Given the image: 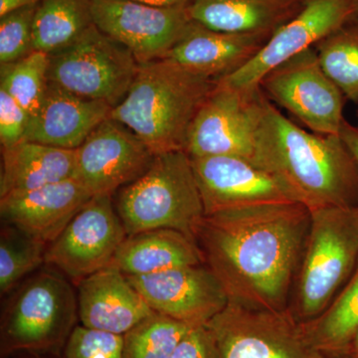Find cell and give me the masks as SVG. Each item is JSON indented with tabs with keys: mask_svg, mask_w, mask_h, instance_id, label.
Masks as SVG:
<instances>
[{
	"mask_svg": "<svg viewBox=\"0 0 358 358\" xmlns=\"http://www.w3.org/2000/svg\"><path fill=\"white\" fill-rule=\"evenodd\" d=\"M310 222L296 202L256 205L205 215L195 240L229 301L286 310Z\"/></svg>",
	"mask_w": 358,
	"mask_h": 358,
	"instance_id": "obj_1",
	"label": "cell"
},
{
	"mask_svg": "<svg viewBox=\"0 0 358 358\" xmlns=\"http://www.w3.org/2000/svg\"><path fill=\"white\" fill-rule=\"evenodd\" d=\"M253 162L310 210L358 206V164L343 138L301 128L268 98Z\"/></svg>",
	"mask_w": 358,
	"mask_h": 358,
	"instance_id": "obj_2",
	"label": "cell"
},
{
	"mask_svg": "<svg viewBox=\"0 0 358 358\" xmlns=\"http://www.w3.org/2000/svg\"><path fill=\"white\" fill-rule=\"evenodd\" d=\"M216 83L166 59L143 63L110 117L128 127L155 155L185 152L193 119Z\"/></svg>",
	"mask_w": 358,
	"mask_h": 358,
	"instance_id": "obj_3",
	"label": "cell"
},
{
	"mask_svg": "<svg viewBox=\"0 0 358 358\" xmlns=\"http://www.w3.org/2000/svg\"><path fill=\"white\" fill-rule=\"evenodd\" d=\"M310 211V227L289 307L301 324L329 307L358 265V206Z\"/></svg>",
	"mask_w": 358,
	"mask_h": 358,
	"instance_id": "obj_4",
	"label": "cell"
},
{
	"mask_svg": "<svg viewBox=\"0 0 358 358\" xmlns=\"http://www.w3.org/2000/svg\"><path fill=\"white\" fill-rule=\"evenodd\" d=\"M115 209L128 236L173 229L195 239L205 211L189 155H155L145 173L119 190Z\"/></svg>",
	"mask_w": 358,
	"mask_h": 358,
	"instance_id": "obj_5",
	"label": "cell"
},
{
	"mask_svg": "<svg viewBox=\"0 0 358 358\" xmlns=\"http://www.w3.org/2000/svg\"><path fill=\"white\" fill-rule=\"evenodd\" d=\"M78 296L64 275L44 270L25 282L2 317L1 352H53L74 331Z\"/></svg>",
	"mask_w": 358,
	"mask_h": 358,
	"instance_id": "obj_6",
	"label": "cell"
},
{
	"mask_svg": "<svg viewBox=\"0 0 358 358\" xmlns=\"http://www.w3.org/2000/svg\"><path fill=\"white\" fill-rule=\"evenodd\" d=\"M138 68L127 47L93 24L69 46L51 54L48 81L115 108L128 94Z\"/></svg>",
	"mask_w": 358,
	"mask_h": 358,
	"instance_id": "obj_7",
	"label": "cell"
},
{
	"mask_svg": "<svg viewBox=\"0 0 358 358\" xmlns=\"http://www.w3.org/2000/svg\"><path fill=\"white\" fill-rule=\"evenodd\" d=\"M259 86L271 102L291 113L308 131L339 136L346 99L320 65L315 47L275 66Z\"/></svg>",
	"mask_w": 358,
	"mask_h": 358,
	"instance_id": "obj_8",
	"label": "cell"
},
{
	"mask_svg": "<svg viewBox=\"0 0 358 358\" xmlns=\"http://www.w3.org/2000/svg\"><path fill=\"white\" fill-rule=\"evenodd\" d=\"M208 326L215 334L219 358H329L310 343L289 310L229 301Z\"/></svg>",
	"mask_w": 358,
	"mask_h": 358,
	"instance_id": "obj_9",
	"label": "cell"
},
{
	"mask_svg": "<svg viewBox=\"0 0 358 358\" xmlns=\"http://www.w3.org/2000/svg\"><path fill=\"white\" fill-rule=\"evenodd\" d=\"M267 96L260 88H233L220 82L193 119L185 152L190 157L233 155L253 162Z\"/></svg>",
	"mask_w": 358,
	"mask_h": 358,
	"instance_id": "obj_10",
	"label": "cell"
},
{
	"mask_svg": "<svg viewBox=\"0 0 358 358\" xmlns=\"http://www.w3.org/2000/svg\"><path fill=\"white\" fill-rule=\"evenodd\" d=\"M127 236L112 195L93 196L47 246L45 263L78 284L110 266Z\"/></svg>",
	"mask_w": 358,
	"mask_h": 358,
	"instance_id": "obj_11",
	"label": "cell"
},
{
	"mask_svg": "<svg viewBox=\"0 0 358 358\" xmlns=\"http://www.w3.org/2000/svg\"><path fill=\"white\" fill-rule=\"evenodd\" d=\"M93 22L140 64L164 59L192 23L187 6L157 7L133 0H93Z\"/></svg>",
	"mask_w": 358,
	"mask_h": 358,
	"instance_id": "obj_12",
	"label": "cell"
},
{
	"mask_svg": "<svg viewBox=\"0 0 358 358\" xmlns=\"http://www.w3.org/2000/svg\"><path fill=\"white\" fill-rule=\"evenodd\" d=\"M358 17V0H308L293 20L277 30L241 69L217 82L233 88H257L266 74L292 56L313 48Z\"/></svg>",
	"mask_w": 358,
	"mask_h": 358,
	"instance_id": "obj_13",
	"label": "cell"
},
{
	"mask_svg": "<svg viewBox=\"0 0 358 358\" xmlns=\"http://www.w3.org/2000/svg\"><path fill=\"white\" fill-rule=\"evenodd\" d=\"M154 157L128 127L108 117L75 150L74 178L92 197L113 196L145 173Z\"/></svg>",
	"mask_w": 358,
	"mask_h": 358,
	"instance_id": "obj_14",
	"label": "cell"
},
{
	"mask_svg": "<svg viewBox=\"0 0 358 358\" xmlns=\"http://www.w3.org/2000/svg\"><path fill=\"white\" fill-rule=\"evenodd\" d=\"M127 277L154 312L190 327L208 324L229 303L222 284L205 264Z\"/></svg>",
	"mask_w": 358,
	"mask_h": 358,
	"instance_id": "obj_15",
	"label": "cell"
},
{
	"mask_svg": "<svg viewBox=\"0 0 358 358\" xmlns=\"http://www.w3.org/2000/svg\"><path fill=\"white\" fill-rule=\"evenodd\" d=\"M190 159L205 215L256 205L294 202L274 176L252 160L233 155Z\"/></svg>",
	"mask_w": 358,
	"mask_h": 358,
	"instance_id": "obj_16",
	"label": "cell"
},
{
	"mask_svg": "<svg viewBox=\"0 0 358 358\" xmlns=\"http://www.w3.org/2000/svg\"><path fill=\"white\" fill-rule=\"evenodd\" d=\"M272 35L218 31L192 21L164 59L194 74L218 81L243 68Z\"/></svg>",
	"mask_w": 358,
	"mask_h": 358,
	"instance_id": "obj_17",
	"label": "cell"
},
{
	"mask_svg": "<svg viewBox=\"0 0 358 358\" xmlns=\"http://www.w3.org/2000/svg\"><path fill=\"white\" fill-rule=\"evenodd\" d=\"M77 296L82 326L119 336L154 313L127 275L113 265L78 282Z\"/></svg>",
	"mask_w": 358,
	"mask_h": 358,
	"instance_id": "obj_18",
	"label": "cell"
},
{
	"mask_svg": "<svg viewBox=\"0 0 358 358\" xmlns=\"http://www.w3.org/2000/svg\"><path fill=\"white\" fill-rule=\"evenodd\" d=\"M91 199L76 179L69 178L0 197V214L7 225L49 245Z\"/></svg>",
	"mask_w": 358,
	"mask_h": 358,
	"instance_id": "obj_19",
	"label": "cell"
},
{
	"mask_svg": "<svg viewBox=\"0 0 358 358\" xmlns=\"http://www.w3.org/2000/svg\"><path fill=\"white\" fill-rule=\"evenodd\" d=\"M108 103L89 100L49 82L38 114L32 117L25 141L76 150L110 117Z\"/></svg>",
	"mask_w": 358,
	"mask_h": 358,
	"instance_id": "obj_20",
	"label": "cell"
},
{
	"mask_svg": "<svg viewBox=\"0 0 358 358\" xmlns=\"http://www.w3.org/2000/svg\"><path fill=\"white\" fill-rule=\"evenodd\" d=\"M308 0H192L193 21L218 30L273 35L293 20Z\"/></svg>",
	"mask_w": 358,
	"mask_h": 358,
	"instance_id": "obj_21",
	"label": "cell"
},
{
	"mask_svg": "<svg viewBox=\"0 0 358 358\" xmlns=\"http://www.w3.org/2000/svg\"><path fill=\"white\" fill-rule=\"evenodd\" d=\"M202 264L195 239L178 230L155 229L127 236L110 265L127 275H145Z\"/></svg>",
	"mask_w": 358,
	"mask_h": 358,
	"instance_id": "obj_22",
	"label": "cell"
},
{
	"mask_svg": "<svg viewBox=\"0 0 358 358\" xmlns=\"http://www.w3.org/2000/svg\"><path fill=\"white\" fill-rule=\"evenodd\" d=\"M75 150L24 141L2 150L0 197L74 178Z\"/></svg>",
	"mask_w": 358,
	"mask_h": 358,
	"instance_id": "obj_23",
	"label": "cell"
},
{
	"mask_svg": "<svg viewBox=\"0 0 358 358\" xmlns=\"http://www.w3.org/2000/svg\"><path fill=\"white\" fill-rule=\"evenodd\" d=\"M301 327L310 343L327 357H343L358 331V265L329 307Z\"/></svg>",
	"mask_w": 358,
	"mask_h": 358,
	"instance_id": "obj_24",
	"label": "cell"
},
{
	"mask_svg": "<svg viewBox=\"0 0 358 358\" xmlns=\"http://www.w3.org/2000/svg\"><path fill=\"white\" fill-rule=\"evenodd\" d=\"M93 0H41L33 24V51L51 55L79 38L94 24Z\"/></svg>",
	"mask_w": 358,
	"mask_h": 358,
	"instance_id": "obj_25",
	"label": "cell"
},
{
	"mask_svg": "<svg viewBox=\"0 0 358 358\" xmlns=\"http://www.w3.org/2000/svg\"><path fill=\"white\" fill-rule=\"evenodd\" d=\"M320 65L346 100L358 105V17L315 47Z\"/></svg>",
	"mask_w": 358,
	"mask_h": 358,
	"instance_id": "obj_26",
	"label": "cell"
},
{
	"mask_svg": "<svg viewBox=\"0 0 358 358\" xmlns=\"http://www.w3.org/2000/svg\"><path fill=\"white\" fill-rule=\"evenodd\" d=\"M50 55L41 51L30 52L25 57L9 64H1L0 88L34 117L38 114L48 87Z\"/></svg>",
	"mask_w": 358,
	"mask_h": 358,
	"instance_id": "obj_27",
	"label": "cell"
},
{
	"mask_svg": "<svg viewBox=\"0 0 358 358\" xmlns=\"http://www.w3.org/2000/svg\"><path fill=\"white\" fill-rule=\"evenodd\" d=\"M192 327L154 312L122 336V358H169Z\"/></svg>",
	"mask_w": 358,
	"mask_h": 358,
	"instance_id": "obj_28",
	"label": "cell"
},
{
	"mask_svg": "<svg viewBox=\"0 0 358 358\" xmlns=\"http://www.w3.org/2000/svg\"><path fill=\"white\" fill-rule=\"evenodd\" d=\"M46 243L14 226L2 228L0 236V293L6 294L45 263Z\"/></svg>",
	"mask_w": 358,
	"mask_h": 358,
	"instance_id": "obj_29",
	"label": "cell"
},
{
	"mask_svg": "<svg viewBox=\"0 0 358 358\" xmlns=\"http://www.w3.org/2000/svg\"><path fill=\"white\" fill-rule=\"evenodd\" d=\"M37 6L0 16V64H9L33 51V24Z\"/></svg>",
	"mask_w": 358,
	"mask_h": 358,
	"instance_id": "obj_30",
	"label": "cell"
},
{
	"mask_svg": "<svg viewBox=\"0 0 358 358\" xmlns=\"http://www.w3.org/2000/svg\"><path fill=\"white\" fill-rule=\"evenodd\" d=\"M65 358H122V336L78 326L65 345Z\"/></svg>",
	"mask_w": 358,
	"mask_h": 358,
	"instance_id": "obj_31",
	"label": "cell"
},
{
	"mask_svg": "<svg viewBox=\"0 0 358 358\" xmlns=\"http://www.w3.org/2000/svg\"><path fill=\"white\" fill-rule=\"evenodd\" d=\"M29 114L2 88H0V143L2 150L25 141L29 129Z\"/></svg>",
	"mask_w": 358,
	"mask_h": 358,
	"instance_id": "obj_32",
	"label": "cell"
},
{
	"mask_svg": "<svg viewBox=\"0 0 358 358\" xmlns=\"http://www.w3.org/2000/svg\"><path fill=\"white\" fill-rule=\"evenodd\" d=\"M169 358H219L215 334L208 324L193 327Z\"/></svg>",
	"mask_w": 358,
	"mask_h": 358,
	"instance_id": "obj_33",
	"label": "cell"
},
{
	"mask_svg": "<svg viewBox=\"0 0 358 358\" xmlns=\"http://www.w3.org/2000/svg\"><path fill=\"white\" fill-rule=\"evenodd\" d=\"M339 136L345 141L346 147L350 150L358 164V128L350 122L345 121L341 127Z\"/></svg>",
	"mask_w": 358,
	"mask_h": 358,
	"instance_id": "obj_34",
	"label": "cell"
},
{
	"mask_svg": "<svg viewBox=\"0 0 358 358\" xmlns=\"http://www.w3.org/2000/svg\"><path fill=\"white\" fill-rule=\"evenodd\" d=\"M41 0H0V16L22 7L35 6Z\"/></svg>",
	"mask_w": 358,
	"mask_h": 358,
	"instance_id": "obj_35",
	"label": "cell"
},
{
	"mask_svg": "<svg viewBox=\"0 0 358 358\" xmlns=\"http://www.w3.org/2000/svg\"><path fill=\"white\" fill-rule=\"evenodd\" d=\"M140 3L148 4V6L157 7H173L187 6L192 0H133Z\"/></svg>",
	"mask_w": 358,
	"mask_h": 358,
	"instance_id": "obj_36",
	"label": "cell"
},
{
	"mask_svg": "<svg viewBox=\"0 0 358 358\" xmlns=\"http://www.w3.org/2000/svg\"><path fill=\"white\" fill-rule=\"evenodd\" d=\"M341 358H358V331L355 338L346 348L345 353Z\"/></svg>",
	"mask_w": 358,
	"mask_h": 358,
	"instance_id": "obj_37",
	"label": "cell"
},
{
	"mask_svg": "<svg viewBox=\"0 0 358 358\" xmlns=\"http://www.w3.org/2000/svg\"><path fill=\"white\" fill-rule=\"evenodd\" d=\"M357 119H358V112H357ZM357 128H358V124H357Z\"/></svg>",
	"mask_w": 358,
	"mask_h": 358,
	"instance_id": "obj_38",
	"label": "cell"
}]
</instances>
